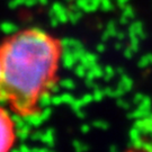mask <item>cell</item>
I'll use <instances>...</instances> for the list:
<instances>
[{
  "instance_id": "obj_2",
  "label": "cell",
  "mask_w": 152,
  "mask_h": 152,
  "mask_svg": "<svg viewBox=\"0 0 152 152\" xmlns=\"http://www.w3.org/2000/svg\"><path fill=\"white\" fill-rule=\"evenodd\" d=\"M9 110L0 106V152H11L17 141L16 124Z\"/></svg>"
},
{
  "instance_id": "obj_1",
  "label": "cell",
  "mask_w": 152,
  "mask_h": 152,
  "mask_svg": "<svg viewBox=\"0 0 152 152\" xmlns=\"http://www.w3.org/2000/svg\"><path fill=\"white\" fill-rule=\"evenodd\" d=\"M63 45L42 28H24L0 43V103L32 117L59 80Z\"/></svg>"
}]
</instances>
